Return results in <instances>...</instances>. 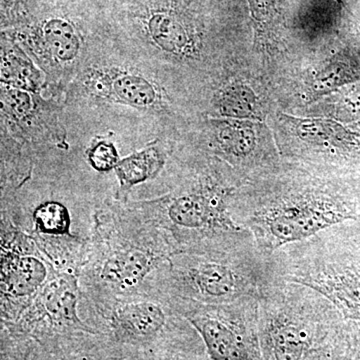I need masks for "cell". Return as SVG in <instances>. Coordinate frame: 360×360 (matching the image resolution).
<instances>
[{
    "instance_id": "cell-1",
    "label": "cell",
    "mask_w": 360,
    "mask_h": 360,
    "mask_svg": "<svg viewBox=\"0 0 360 360\" xmlns=\"http://www.w3.org/2000/svg\"><path fill=\"white\" fill-rule=\"evenodd\" d=\"M174 253L165 234L127 201L105 203L94 212L79 270L82 295L111 298L146 292Z\"/></svg>"
},
{
    "instance_id": "cell-2",
    "label": "cell",
    "mask_w": 360,
    "mask_h": 360,
    "mask_svg": "<svg viewBox=\"0 0 360 360\" xmlns=\"http://www.w3.org/2000/svg\"><path fill=\"white\" fill-rule=\"evenodd\" d=\"M257 200L232 205V214L267 257L324 232L341 231L360 238L359 175L328 187L283 188Z\"/></svg>"
},
{
    "instance_id": "cell-3",
    "label": "cell",
    "mask_w": 360,
    "mask_h": 360,
    "mask_svg": "<svg viewBox=\"0 0 360 360\" xmlns=\"http://www.w3.org/2000/svg\"><path fill=\"white\" fill-rule=\"evenodd\" d=\"M276 277L271 258L248 236L224 248L174 253L156 274L151 290L181 302L229 304L259 298Z\"/></svg>"
},
{
    "instance_id": "cell-4",
    "label": "cell",
    "mask_w": 360,
    "mask_h": 360,
    "mask_svg": "<svg viewBox=\"0 0 360 360\" xmlns=\"http://www.w3.org/2000/svg\"><path fill=\"white\" fill-rule=\"evenodd\" d=\"M234 191L219 170L208 168L158 198L125 201L158 227L176 252L205 250L251 236L232 214Z\"/></svg>"
},
{
    "instance_id": "cell-5",
    "label": "cell",
    "mask_w": 360,
    "mask_h": 360,
    "mask_svg": "<svg viewBox=\"0 0 360 360\" xmlns=\"http://www.w3.org/2000/svg\"><path fill=\"white\" fill-rule=\"evenodd\" d=\"M80 314L110 360L179 347L196 333L174 300L158 290L125 297L82 295Z\"/></svg>"
},
{
    "instance_id": "cell-6",
    "label": "cell",
    "mask_w": 360,
    "mask_h": 360,
    "mask_svg": "<svg viewBox=\"0 0 360 360\" xmlns=\"http://www.w3.org/2000/svg\"><path fill=\"white\" fill-rule=\"evenodd\" d=\"M271 259L283 281L321 293L343 321L360 324V239L324 232L286 246Z\"/></svg>"
},
{
    "instance_id": "cell-7",
    "label": "cell",
    "mask_w": 360,
    "mask_h": 360,
    "mask_svg": "<svg viewBox=\"0 0 360 360\" xmlns=\"http://www.w3.org/2000/svg\"><path fill=\"white\" fill-rule=\"evenodd\" d=\"M1 326L13 323L33 302L56 270L34 239L1 219Z\"/></svg>"
},
{
    "instance_id": "cell-8",
    "label": "cell",
    "mask_w": 360,
    "mask_h": 360,
    "mask_svg": "<svg viewBox=\"0 0 360 360\" xmlns=\"http://www.w3.org/2000/svg\"><path fill=\"white\" fill-rule=\"evenodd\" d=\"M79 274L56 271L13 323L1 326L11 335L41 338L60 333H92L80 314Z\"/></svg>"
},
{
    "instance_id": "cell-9",
    "label": "cell",
    "mask_w": 360,
    "mask_h": 360,
    "mask_svg": "<svg viewBox=\"0 0 360 360\" xmlns=\"http://www.w3.org/2000/svg\"><path fill=\"white\" fill-rule=\"evenodd\" d=\"M172 300L180 314L198 331L210 359L248 360L245 340L239 328L245 317L257 307L259 298L219 305Z\"/></svg>"
},
{
    "instance_id": "cell-10",
    "label": "cell",
    "mask_w": 360,
    "mask_h": 360,
    "mask_svg": "<svg viewBox=\"0 0 360 360\" xmlns=\"http://www.w3.org/2000/svg\"><path fill=\"white\" fill-rule=\"evenodd\" d=\"M1 360H110L98 336L87 331L41 338L1 330Z\"/></svg>"
},
{
    "instance_id": "cell-11",
    "label": "cell",
    "mask_w": 360,
    "mask_h": 360,
    "mask_svg": "<svg viewBox=\"0 0 360 360\" xmlns=\"http://www.w3.org/2000/svg\"><path fill=\"white\" fill-rule=\"evenodd\" d=\"M87 86L94 96L139 110H153L162 103V91L139 71L110 68L94 70Z\"/></svg>"
},
{
    "instance_id": "cell-12",
    "label": "cell",
    "mask_w": 360,
    "mask_h": 360,
    "mask_svg": "<svg viewBox=\"0 0 360 360\" xmlns=\"http://www.w3.org/2000/svg\"><path fill=\"white\" fill-rule=\"evenodd\" d=\"M149 41L160 51L174 56H191L200 46L193 21L179 8L160 6L149 9L143 20Z\"/></svg>"
},
{
    "instance_id": "cell-13",
    "label": "cell",
    "mask_w": 360,
    "mask_h": 360,
    "mask_svg": "<svg viewBox=\"0 0 360 360\" xmlns=\"http://www.w3.org/2000/svg\"><path fill=\"white\" fill-rule=\"evenodd\" d=\"M32 37L37 51L58 65L75 63L82 51L80 33L77 26L65 18H51L42 21Z\"/></svg>"
},
{
    "instance_id": "cell-14",
    "label": "cell",
    "mask_w": 360,
    "mask_h": 360,
    "mask_svg": "<svg viewBox=\"0 0 360 360\" xmlns=\"http://www.w3.org/2000/svg\"><path fill=\"white\" fill-rule=\"evenodd\" d=\"M356 82H360V56L356 49L347 47L315 73L307 84V96L316 99Z\"/></svg>"
},
{
    "instance_id": "cell-15",
    "label": "cell",
    "mask_w": 360,
    "mask_h": 360,
    "mask_svg": "<svg viewBox=\"0 0 360 360\" xmlns=\"http://www.w3.org/2000/svg\"><path fill=\"white\" fill-rule=\"evenodd\" d=\"M167 162V151L160 144H150L120 160L115 168L118 187L115 200H127L129 191L137 184L155 179Z\"/></svg>"
},
{
    "instance_id": "cell-16",
    "label": "cell",
    "mask_w": 360,
    "mask_h": 360,
    "mask_svg": "<svg viewBox=\"0 0 360 360\" xmlns=\"http://www.w3.org/2000/svg\"><path fill=\"white\" fill-rule=\"evenodd\" d=\"M213 146L229 162L250 160L257 148V134L250 120H213Z\"/></svg>"
},
{
    "instance_id": "cell-17",
    "label": "cell",
    "mask_w": 360,
    "mask_h": 360,
    "mask_svg": "<svg viewBox=\"0 0 360 360\" xmlns=\"http://www.w3.org/2000/svg\"><path fill=\"white\" fill-rule=\"evenodd\" d=\"M214 103L215 108L224 118L251 120L262 117L257 94L241 82L222 87L215 96Z\"/></svg>"
},
{
    "instance_id": "cell-18",
    "label": "cell",
    "mask_w": 360,
    "mask_h": 360,
    "mask_svg": "<svg viewBox=\"0 0 360 360\" xmlns=\"http://www.w3.org/2000/svg\"><path fill=\"white\" fill-rule=\"evenodd\" d=\"M1 80L6 86L25 91H37L42 84L37 66L15 45L2 49Z\"/></svg>"
},
{
    "instance_id": "cell-19",
    "label": "cell",
    "mask_w": 360,
    "mask_h": 360,
    "mask_svg": "<svg viewBox=\"0 0 360 360\" xmlns=\"http://www.w3.org/2000/svg\"><path fill=\"white\" fill-rule=\"evenodd\" d=\"M255 28V39L269 44L278 34L281 0H248Z\"/></svg>"
},
{
    "instance_id": "cell-20",
    "label": "cell",
    "mask_w": 360,
    "mask_h": 360,
    "mask_svg": "<svg viewBox=\"0 0 360 360\" xmlns=\"http://www.w3.org/2000/svg\"><path fill=\"white\" fill-rule=\"evenodd\" d=\"M336 113L342 122L360 129V82L347 85L338 91Z\"/></svg>"
},
{
    "instance_id": "cell-21",
    "label": "cell",
    "mask_w": 360,
    "mask_h": 360,
    "mask_svg": "<svg viewBox=\"0 0 360 360\" xmlns=\"http://www.w3.org/2000/svg\"><path fill=\"white\" fill-rule=\"evenodd\" d=\"M86 158L92 168L99 172L115 169L120 160L115 144L103 139L92 142L87 149Z\"/></svg>"
},
{
    "instance_id": "cell-22",
    "label": "cell",
    "mask_w": 360,
    "mask_h": 360,
    "mask_svg": "<svg viewBox=\"0 0 360 360\" xmlns=\"http://www.w3.org/2000/svg\"><path fill=\"white\" fill-rule=\"evenodd\" d=\"M110 360H186L182 355V347L158 350V352H146V354L132 355Z\"/></svg>"
},
{
    "instance_id": "cell-23",
    "label": "cell",
    "mask_w": 360,
    "mask_h": 360,
    "mask_svg": "<svg viewBox=\"0 0 360 360\" xmlns=\"http://www.w3.org/2000/svg\"><path fill=\"white\" fill-rule=\"evenodd\" d=\"M336 2H338V4H342L343 2H342V0H335Z\"/></svg>"
}]
</instances>
